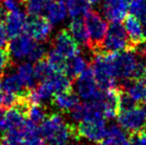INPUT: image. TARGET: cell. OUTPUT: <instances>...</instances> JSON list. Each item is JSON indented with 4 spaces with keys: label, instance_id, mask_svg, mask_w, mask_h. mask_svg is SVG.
Returning a JSON list of instances; mask_svg holds the SVG:
<instances>
[{
    "label": "cell",
    "instance_id": "obj_1",
    "mask_svg": "<svg viewBox=\"0 0 146 145\" xmlns=\"http://www.w3.org/2000/svg\"><path fill=\"white\" fill-rule=\"evenodd\" d=\"M39 131L47 145H80L77 129L60 113L47 117L39 125Z\"/></svg>",
    "mask_w": 146,
    "mask_h": 145
},
{
    "label": "cell",
    "instance_id": "obj_2",
    "mask_svg": "<svg viewBox=\"0 0 146 145\" xmlns=\"http://www.w3.org/2000/svg\"><path fill=\"white\" fill-rule=\"evenodd\" d=\"M85 25L88 35V49L92 55L102 52V47L108 30L106 20L96 10H88L85 14Z\"/></svg>",
    "mask_w": 146,
    "mask_h": 145
},
{
    "label": "cell",
    "instance_id": "obj_3",
    "mask_svg": "<svg viewBox=\"0 0 146 145\" xmlns=\"http://www.w3.org/2000/svg\"><path fill=\"white\" fill-rule=\"evenodd\" d=\"M102 52H134V48L131 45L124 27L119 22H111L108 26Z\"/></svg>",
    "mask_w": 146,
    "mask_h": 145
},
{
    "label": "cell",
    "instance_id": "obj_4",
    "mask_svg": "<svg viewBox=\"0 0 146 145\" xmlns=\"http://www.w3.org/2000/svg\"><path fill=\"white\" fill-rule=\"evenodd\" d=\"M76 87L79 97L86 101H102L104 91L100 89L96 85L94 73L92 66H88L76 79Z\"/></svg>",
    "mask_w": 146,
    "mask_h": 145
},
{
    "label": "cell",
    "instance_id": "obj_5",
    "mask_svg": "<svg viewBox=\"0 0 146 145\" xmlns=\"http://www.w3.org/2000/svg\"><path fill=\"white\" fill-rule=\"evenodd\" d=\"M119 125L124 130L132 133L146 128V116L143 107L140 105L132 107V109L121 110L117 115Z\"/></svg>",
    "mask_w": 146,
    "mask_h": 145
},
{
    "label": "cell",
    "instance_id": "obj_6",
    "mask_svg": "<svg viewBox=\"0 0 146 145\" xmlns=\"http://www.w3.org/2000/svg\"><path fill=\"white\" fill-rule=\"evenodd\" d=\"M77 133L80 137L86 138L90 141L98 142L106 137V118H94V119H84L78 124Z\"/></svg>",
    "mask_w": 146,
    "mask_h": 145
},
{
    "label": "cell",
    "instance_id": "obj_7",
    "mask_svg": "<svg viewBox=\"0 0 146 145\" xmlns=\"http://www.w3.org/2000/svg\"><path fill=\"white\" fill-rule=\"evenodd\" d=\"M53 25L44 16H31L27 19L24 33L39 43L46 42L52 33Z\"/></svg>",
    "mask_w": 146,
    "mask_h": 145
},
{
    "label": "cell",
    "instance_id": "obj_8",
    "mask_svg": "<svg viewBox=\"0 0 146 145\" xmlns=\"http://www.w3.org/2000/svg\"><path fill=\"white\" fill-rule=\"evenodd\" d=\"M52 49L56 51L58 54L63 56L65 59L73 58L80 54V46L76 40L73 38L69 30L63 29L54 37L52 40Z\"/></svg>",
    "mask_w": 146,
    "mask_h": 145
},
{
    "label": "cell",
    "instance_id": "obj_9",
    "mask_svg": "<svg viewBox=\"0 0 146 145\" xmlns=\"http://www.w3.org/2000/svg\"><path fill=\"white\" fill-rule=\"evenodd\" d=\"M36 43V41L33 40L26 33H22L14 38H11L10 42L7 44V50L11 58H13L14 60L21 61L24 59H28Z\"/></svg>",
    "mask_w": 146,
    "mask_h": 145
},
{
    "label": "cell",
    "instance_id": "obj_10",
    "mask_svg": "<svg viewBox=\"0 0 146 145\" xmlns=\"http://www.w3.org/2000/svg\"><path fill=\"white\" fill-rule=\"evenodd\" d=\"M122 89L117 85L108 91H104L102 99V105L104 117L108 119L116 117L120 112V97Z\"/></svg>",
    "mask_w": 146,
    "mask_h": 145
},
{
    "label": "cell",
    "instance_id": "obj_11",
    "mask_svg": "<svg viewBox=\"0 0 146 145\" xmlns=\"http://www.w3.org/2000/svg\"><path fill=\"white\" fill-rule=\"evenodd\" d=\"M130 0H104L102 11L104 18L110 22H120L127 15Z\"/></svg>",
    "mask_w": 146,
    "mask_h": 145
},
{
    "label": "cell",
    "instance_id": "obj_12",
    "mask_svg": "<svg viewBox=\"0 0 146 145\" xmlns=\"http://www.w3.org/2000/svg\"><path fill=\"white\" fill-rule=\"evenodd\" d=\"M27 19L28 17L21 9L18 11L8 12L3 20L8 37L14 38V37L24 33Z\"/></svg>",
    "mask_w": 146,
    "mask_h": 145
},
{
    "label": "cell",
    "instance_id": "obj_13",
    "mask_svg": "<svg viewBox=\"0 0 146 145\" xmlns=\"http://www.w3.org/2000/svg\"><path fill=\"white\" fill-rule=\"evenodd\" d=\"M118 87L137 103L144 101L146 99V81L143 77L137 79H125L122 81V85Z\"/></svg>",
    "mask_w": 146,
    "mask_h": 145
},
{
    "label": "cell",
    "instance_id": "obj_14",
    "mask_svg": "<svg viewBox=\"0 0 146 145\" xmlns=\"http://www.w3.org/2000/svg\"><path fill=\"white\" fill-rule=\"evenodd\" d=\"M123 25H124V29L129 37V40H130L131 45L134 48L135 52L137 47L144 42L142 35V25H141L138 18H136L132 14L125 16Z\"/></svg>",
    "mask_w": 146,
    "mask_h": 145
},
{
    "label": "cell",
    "instance_id": "obj_15",
    "mask_svg": "<svg viewBox=\"0 0 146 145\" xmlns=\"http://www.w3.org/2000/svg\"><path fill=\"white\" fill-rule=\"evenodd\" d=\"M52 103L62 111L69 112L72 109L80 103L79 95L75 91L55 93L52 97Z\"/></svg>",
    "mask_w": 146,
    "mask_h": 145
},
{
    "label": "cell",
    "instance_id": "obj_16",
    "mask_svg": "<svg viewBox=\"0 0 146 145\" xmlns=\"http://www.w3.org/2000/svg\"><path fill=\"white\" fill-rule=\"evenodd\" d=\"M0 89L3 93H15V95H21L25 93L24 85L20 81L17 73H8L6 75H2L0 77Z\"/></svg>",
    "mask_w": 146,
    "mask_h": 145
},
{
    "label": "cell",
    "instance_id": "obj_17",
    "mask_svg": "<svg viewBox=\"0 0 146 145\" xmlns=\"http://www.w3.org/2000/svg\"><path fill=\"white\" fill-rule=\"evenodd\" d=\"M69 32L76 40V42L79 44V46L83 47V48H88V31L86 29L85 23L81 18H73V20L69 24Z\"/></svg>",
    "mask_w": 146,
    "mask_h": 145
},
{
    "label": "cell",
    "instance_id": "obj_18",
    "mask_svg": "<svg viewBox=\"0 0 146 145\" xmlns=\"http://www.w3.org/2000/svg\"><path fill=\"white\" fill-rule=\"evenodd\" d=\"M67 17V5L63 0H53L46 10V18L52 25L64 21Z\"/></svg>",
    "mask_w": 146,
    "mask_h": 145
},
{
    "label": "cell",
    "instance_id": "obj_19",
    "mask_svg": "<svg viewBox=\"0 0 146 145\" xmlns=\"http://www.w3.org/2000/svg\"><path fill=\"white\" fill-rule=\"evenodd\" d=\"M20 81H22L24 87L27 91L34 89L36 87V77H35L34 66L31 64V62L21 63L17 67V73Z\"/></svg>",
    "mask_w": 146,
    "mask_h": 145
},
{
    "label": "cell",
    "instance_id": "obj_20",
    "mask_svg": "<svg viewBox=\"0 0 146 145\" xmlns=\"http://www.w3.org/2000/svg\"><path fill=\"white\" fill-rule=\"evenodd\" d=\"M90 65V64L85 57L77 55L68 60L66 75H69L72 79H76Z\"/></svg>",
    "mask_w": 146,
    "mask_h": 145
},
{
    "label": "cell",
    "instance_id": "obj_21",
    "mask_svg": "<svg viewBox=\"0 0 146 145\" xmlns=\"http://www.w3.org/2000/svg\"><path fill=\"white\" fill-rule=\"evenodd\" d=\"M49 81H51L54 87L55 93H64V91H73V81L68 75L63 73H54L50 77Z\"/></svg>",
    "mask_w": 146,
    "mask_h": 145
},
{
    "label": "cell",
    "instance_id": "obj_22",
    "mask_svg": "<svg viewBox=\"0 0 146 145\" xmlns=\"http://www.w3.org/2000/svg\"><path fill=\"white\" fill-rule=\"evenodd\" d=\"M128 137L122 127L120 125L111 124L108 128L106 132V139L110 145H127L128 143Z\"/></svg>",
    "mask_w": 146,
    "mask_h": 145
},
{
    "label": "cell",
    "instance_id": "obj_23",
    "mask_svg": "<svg viewBox=\"0 0 146 145\" xmlns=\"http://www.w3.org/2000/svg\"><path fill=\"white\" fill-rule=\"evenodd\" d=\"M46 61L51 66L55 73H66L67 71V63L68 60L63 56L56 52L55 50L51 49L46 55Z\"/></svg>",
    "mask_w": 146,
    "mask_h": 145
},
{
    "label": "cell",
    "instance_id": "obj_24",
    "mask_svg": "<svg viewBox=\"0 0 146 145\" xmlns=\"http://www.w3.org/2000/svg\"><path fill=\"white\" fill-rule=\"evenodd\" d=\"M66 5L72 18H77L90 10V3L88 0H67Z\"/></svg>",
    "mask_w": 146,
    "mask_h": 145
},
{
    "label": "cell",
    "instance_id": "obj_25",
    "mask_svg": "<svg viewBox=\"0 0 146 145\" xmlns=\"http://www.w3.org/2000/svg\"><path fill=\"white\" fill-rule=\"evenodd\" d=\"M25 8L30 16H41L46 13V10L53 0H24Z\"/></svg>",
    "mask_w": 146,
    "mask_h": 145
},
{
    "label": "cell",
    "instance_id": "obj_26",
    "mask_svg": "<svg viewBox=\"0 0 146 145\" xmlns=\"http://www.w3.org/2000/svg\"><path fill=\"white\" fill-rule=\"evenodd\" d=\"M27 118L33 123L40 125L47 118V109L43 105L39 103H30L26 112Z\"/></svg>",
    "mask_w": 146,
    "mask_h": 145
},
{
    "label": "cell",
    "instance_id": "obj_27",
    "mask_svg": "<svg viewBox=\"0 0 146 145\" xmlns=\"http://www.w3.org/2000/svg\"><path fill=\"white\" fill-rule=\"evenodd\" d=\"M34 72L36 79L39 81L48 79L55 73L53 71V69L51 68L50 65L48 64V62L46 60H44V59L36 62V65L34 66Z\"/></svg>",
    "mask_w": 146,
    "mask_h": 145
},
{
    "label": "cell",
    "instance_id": "obj_28",
    "mask_svg": "<svg viewBox=\"0 0 146 145\" xmlns=\"http://www.w3.org/2000/svg\"><path fill=\"white\" fill-rule=\"evenodd\" d=\"M129 9L132 15L146 23V0H130Z\"/></svg>",
    "mask_w": 146,
    "mask_h": 145
},
{
    "label": "cell",
    "instance_id": "obj_29",
    "mask_svg": "<svg viewBox=\"0 0 146 145\" xmlns=\"http://www.w3.org/2000/svg\"><path fill=\"white\" fill-rule=\"evenodd\" d=\"M46 55H47L46 48H45L42 44L37 42L36 45L34 46V48H33L32 52L30 53L29 57H28V61H29V62L36 63L40 60H43V59L46 57Z\"/></svg>",
    "mask_w": 146,
    "mask_h": 145
},
{
    "label": "cell",
    "instance_id": "obj_30",
    "mask_svg": "<svg viewBox=\"0 0 146 145\" xmlns=\"http://www.w3.org/2000/svg\"><path fill=\"white\" fill-rule=\"evenodd\" d=\"M127 145H146V129L129 133Z\"/></svg>",
    "mask_w": 146,
    "mask_h": 145
},
{
    "label": "cell",
    "instance_id": "obj_31",
    "mask_svg": "<svg viewBox=\"0 0 146 145\" xmlns=\"http://www.w3.org/2000/svg\"><path fill=\"white\" fill-rule=\"evenodd\" d=\"M11 65V57L7 49L0 48V77Z\"/></svg>",
    "mask_w": 146,
    "mask_h": 145
},
{
    "label": "cell",
    "instance_id": "obj_32",
    "mask_svg": "<svg viewBox=\"0 0 146 145\" xmlns=\"http://www.w3.org/2000/svg\"><path fill=\"white\" fill-rule=\"evenodd\" d=\"M0 6L6 12H14L20 10L19 2L17 0H0Z\"/></svg>",
    "mask_w": 146,
    "mask_h": 145
},
{
    "label": "cell",
    "instance_id": "obj_33",
    "mask_svg": "<svg viewBox=\"0 0 146 145\" xmlns=\"http://www.w3.org/2000/svg\"><path fill=\"white\" fill-rule=\"evenodd\" d=\"M8 34L4 22L0 20V48H5L8 44Z\"/></svg>",
    "mask_w": 146,
    "mask_h": 145
},
{
    "label": "cell",
    "instance_id": "obj_34",
    "mask_svg": "<svg viewBox=\"0 0 146 145\" xmlns=\"http://www.w3.org/2000/svg\"><path fill=\"white\" fill-rule=\"evenodd\" d=\"M23 145H47V143L43 139L41 134H38V135H35L33 137L29 138L27 141H25V143Z\"/></svg>",
    "mask_w": 146,
    "mask_h": 145
},
{
    "label": "cell",
    "instance_id": "obj_35",
    "mask_svg": "<svg viewBox=\"0 0 146 145\" xmlns=\"http://www.w3.org/2000/svg\"><path fill=\"white\" fill-rule=\"evenodd\" d=\"M4 131V112L0 110V133Z\"/></svg>",
    "mask_w": 146,
    "mask_h": 145
},
{
    "label": "cell",
    "instance_id": "obj_36",
    "mask_svg": "<svg viewBox=\"0 0 146 145\" xmlns=\"http://www.w3.org/2000/svg\"><path fill=\"white\" fill-rule=\"evenodd\" d=\"M96 145H110V142L108 141V139H106V138H104V139L96 142Z\"/></svg>",
    "mask_w": 146,
    "mask_h": 145
},
{
    "label": "cell",
    "instance_id": "obj_37",
    "mask_svg": "<svg viewBox=\"0 0 146 145\" xmlns=\"http://www.w3.org/2000/svg\"><path fill=\"white\" fill-rule=\"evenodd\" d=\"M142 35L143 39H144V42L146 41V23H143L142 25Z\"/></svg>",
    "mask_w": 146,
    "mask_h": 145
},
{
    "label": "cell",
    "instance_id": "obj_38",
    "mask_svg": "<svg viewBox=\"0 0 146 145\" xmlns=\"http://www.w3.org/2000/svg\"><path fill=\"white\" fill-rule=\"evenodd\" d=\"M2 99H3V93H2L1 89H0V109L2 107Z\"/></svg>",
    "mask_w": 146,
    "mask_h": 145
},
{
    "label": "cell",
    "instance_id": "obj_39",
    "mask_svg": "<svg viewBox=\"0 0 146 145\" xmlns=\"http://www.w3.org/2000/svg\"><path fill=\"white\" fill-rule=\"evenodd\" d=\"M0 145H13V144H10L9 142L5 141V140H1L0 141Z\"/></svg>",
    "mask_w": 146,
    "mask_h": 145
},
{
    "label": "cell",
    "instance_id": "obj_40",
    "mask_svg": "<svg viewBox=\"0 0 146 145\" xmlns=\"http://www.w3.org/2000/svg\"><path fill=\"white\" fill-rule=\"evenodd\" d=\"M100 0H88V2H90V4H96L98 3V2H100Z\"/></svg>",
    "mask_w": 146,
    "mask_h": 145
},
{
    "label": "cell",
    "instance_id": "obj_41",
    "mask_svg": "<svg viewBox=\"0 0 146 145\" xmlns=\"http://www.w3.org/2000/svg\"><path fill=\"white\" fill-rule=\"evenodd\" d=\"M142 77L146 81V66H145V68H144V73H143V77Z\"/></svg>",
    "mask_w": 146,
    "mask_h": 145
},
{
    "label": "cell",
    "instance_id": "obj_42",
    "mask_svg": "<svg viewBox=\"0 0 146 145\" xmlns=\"http://www.w3.org/2000/svg\"><path fill=\"white\" fill-rule=\"evenodd\" d=\"M143 103H145V105H146V99H144V101H143Z\"/></svg>",
    "mask_w": 146,
    "mask_h": 145
},
{
    "label": "cell",
    "instance_id": "obj_43",
    "mask_svg": "<svg viewBox=\"0 0 146 145\" xmlns=\"http://www.w3.org/2000/svg\"><path fill=\"white\" fill-rule=\"evenodd\" d=\"M19 1H24V0H19Z\"/></svg>",
    "mask_w": 146,
    "mask_h": 145
}]
</instances>
